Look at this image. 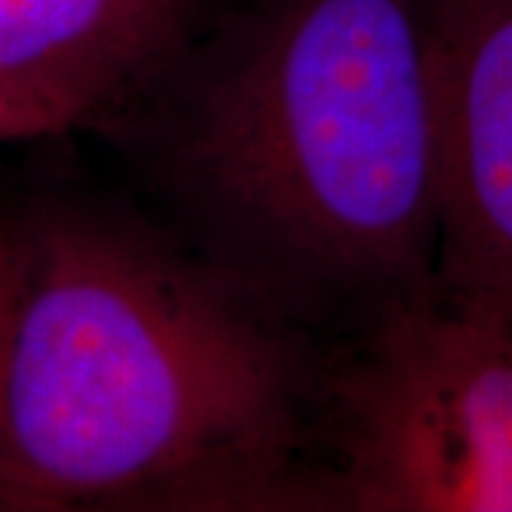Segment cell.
I'll return each instance as SVG.
<instances>
[{"label":"cell","instance_id":"6da1fadb","mask_svg":"<svg viewBox=\"0 0 512 512\" xmlns=\"http://www.w3.org/2000/svg\"><path fill=\"white\" fill-rule=\"evenodd\" d=\"M262 299L106 205L6 222L0 512L325 510Z\"/></svg>","mask_w":512,"mask_h":512},{"label":"cell","instance_id":"7a4b0ae2","mask_svg":"<svg viewBox=\"0 0 512 512\" xmlns=\"http://www.w3.org/2000/svg\"><path fill=\"white\" fill-rule=\"evenodd\" d=\"M165 106L163 168L256 296L433 293L439 0H256Z\"/></svg>","mask_w":512,"mask_h":512},{"label":"cell","instance_id":"5b68a950","mask_svg":"<svg viewBox=\"0 0 512 512\" xmlns=\"http://www.w3.org/2000/svg\"><path fill=\"white\" fill-rule=\"evenodd\" d=\"M205 0H0V86L69 128L134 106L194 46Z\"/></svg>","mask_w":512,"mask_h":512},{"label":"cell","instance_id":"52a82bcc","mask_svg":"<svg viewBox=\"0 0 512 512\" xmlns=\"http://www.w3.org/2000/svg\"><path fill=\"white\" fill-rule=\"evenodd\" d=\"M3 279H6V222L0 220V296H3Z\"/></svg>","mask_w":512,"mask_h":512},{"label":"cell","instance_id":"3957f363","mask_svg":"<svg viewBox=\"0 0 512 512\" xmlns=\"http://www.w3.org/2000/svg\"><path fill=\"white\" fill-rule=\"evenodd\" d=\"M330 399L325 510L512 512V325L390 302Z\"/></svg>","mask_w":512,"mask_h":512},{"label":"cell","instance_id":"277c9868","mask_svg":"<svg viewBox=\"0 0 512 512\" xmlns=\"http://www.w3.org/2000/svg\"><path fill=\"white\" fill-rule=\"evenodd\" d=\"M433 296L512 325V0H439Z\"/></svg>","mask_w":512,"mask_h":512},{"label":"cell","instance_id":"8992f818","mask_svg":"<svg viewBox=\"0 0 512 512\" xmlns=\"http://www.w3.org/2000/svg\"><path fill=\"white\" fill-rule=\"evenodd\" d=\"M66 131H72V128L57 111L26 97V94L0 86V143L57 137Z\"/></svg>","mask_w":512,"mask_h":512}]
</instances>
